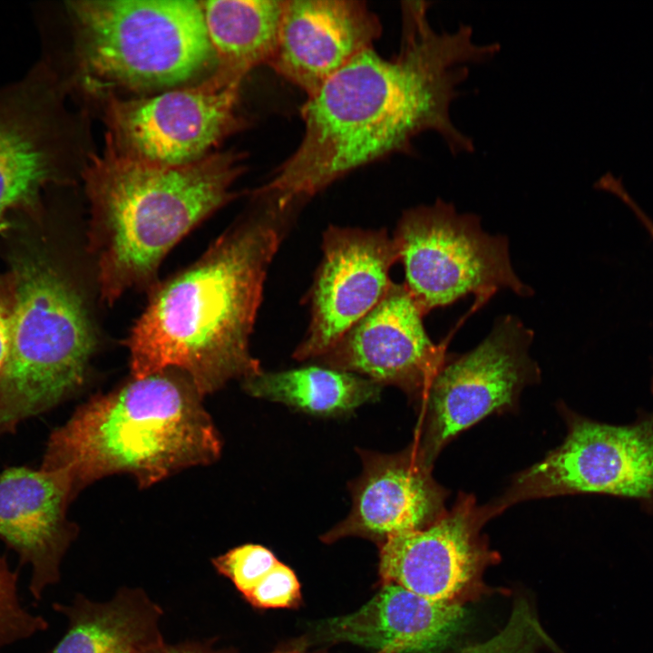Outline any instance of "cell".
<instances>
[{
    "mask_svg": "<svg viewBox=\"0 0 653 653\" xmlns=\"http://www.w3.org/2000/svg\"><path fill=\"white\" fill-rule=\"evenodd\" d=\"M462 653H558V649L530 604L521 599L497 634Z\"/></svg>",
    "mask_w": 653,
    "mask_h": 653,
    "instance_id": "cell-22",
    "label": "cell"
},
{
    "mask_svg": "<svg viewBox=\"0 0 653 653\" xmlns=\"http://www.w3.org/2000/svg\"><path fill=\"white\" fill-rule=\"evenodd\" d=\"M255 207L191 266L155 287L127 346L132 378L174 369L204 396L258 374L249 340L268 267L299 206Z\"/></svg>",
    "mask_w": 653,
    "mask_h": 653,
    "instance_id": "cell-2",
    "label": "cell"
},
{
    "mask_svg": "<svg viewBox=\"0 0 653 653\" xmlns=\"http://www.w3.org/2000/svg\"><path fill=\"white\" fill-rule=\"evenodd\" d=\"M10 273L15 304L0 368V435L77 392L95 347L81 296L51 261L22 256Z\"/></svg>",
    "mask_w": 653,
    "mask_h": 653,
    "instance_id": "cell-6",
    "label": "cell"
},
{
    "mask_svg": "<svg viewBox=\"0 0 653 653\" xmlns=\"http://www.w3.org/2000/svg\"><path fill=\"white\" fill-rule=\"evenodd\" d=\"M15 289L10 272L0 274V368L6 358L11 336Z\"/></svg>",
    "mask_w": 653,
    "mask_h": 653,
    "instance_id": "cell-26",
    "label": "cell"
},
{
    "mask_svg": "<svg viewBox=\"0 0 653 653\" xmlns=\"http://www.w3.org/2000/svg\"><path fill=\"white\" fill-rule=\"evenodd\" d=\"M257 609H293L301 602L300 584L286 564H278L244 597Z\"/></svg>",
    "mask_w": 653,
    "mask_h": 653,
    "instance_id": "cell-25",
    "label": "cell"
},
{
    "mask_svg": "<svg viewBox=\"0 0 653 653\" xmlns=\"http://www.w3.org/2000/svg\"><path fill=\"white\" fill-rule=\"evenodd\" d=\"M377 15L357 0H286L268 63L307 97L381 35Z\"/></svg>",
    "mask_w": 653,
    "mask_h": 653,
    "instance_id": "cell-17",
    "label": "cell"
},
{
    "mask_svg": "<svg viewBox=\"0 0 653 653\" xmlns=\"http://www.w3.org/2000/svg\"><path fill=\"white\" fill-rule=\"evenodd\" d=\"M202 395L181 372L132 378L90 399L51 434L44 470H68L74 496L94 481L129 473L149 487L221 452Z\"/></svg>",
    "mask_w": 653,
    "mask_h": 653,
    "instance_id": "cell-4",
    "label": "cell"
},
{
    "mask_svg": "<svg viewBox=\"0 0 653 653\" xmlns=\"http://www.w3.org/2000/svg\"><path fill=\"white\" fill-rule=\"evenodd\" d=\"M394 240L404 285L424 315L472 293L483 298L500 288L532 294L512 268L507 239L485 233L477 216L459 214L440 199L404 211Z\"/></svg>",
    "mask_w": 653,
    "mask_h": 653,
    "instance_id": "cell-7",
    "label": "cell"
},
{
    "mask_svg": "<svg viewBox=\"0 0 653 653\" xmlns=\"http://www.w3.org/2000/svg\"><path fill=\"white\" fill-rule=\"evenodd\" d=\"M257 398L284 404L304 413L336 416L378 399L382 386L356 374L325 365L265 372L242 381Z\"/></svg>",
    "mask_w": 653,
    "mask_h": 653,
    "instance_id": "cell-21",
    "label": "cell"
},
{
    "mask_svg": "<svg viewBox=\"0 0 653 653\" xmlns=\"http://www.w3.org/2000/svg\"><path fill=\"white\" fill-rule=\"evenodd\" d=\"M274 553L259 544L235 547L211 560L219 574L228 578L245 597L278 562Z\"/></svg>",
    "mask_w": 653,
    "mask_h": 653,
    "instance_id": "cell-24",
    "label": "cell"
},
{
    "mask_svg": "<svg viewBox=\"0 0 653 653\" xmlns=\"http://www.w3.org/2000/svg\"><path fill=\"white\" fill-rule=\"evenodd\" d=\"M216 71L239 82L268 64L278 40L286 0L200 1Z\"/></svg>",
    "mask_w": 653,
    "mask_h": 653,
    "instance_id": "cell-20",
    "label": "cell"
},
{
    "mask_svg": "<svg viewBox=\"0 0 653 653\" xmlns=\"http://www.w3.org/2000/svg\"><path fill=\"white\" fill-rule=\"evenodd\" d=\"M427 10V2H403L399 52L384 58L369 48L307 97L299 145L254 196L282 208L303 204L354 170L412 152L413 140L428 131L453 154L473 151L450 108L468 65L491 60L500 45L477 44L467 24L436 32Z\"/></svg>",
    "mask_w": 653,
    "mask_h": 653,
    "instance_id": "cell-1",
    "label": "cell"
},
{
    "mask_svg": "<svg viewBox=\"0 0 653 653\" xmlns=\"http://www.w3.org/2000/svg\"><path fill=\"white\" fill-rule=\"evenodd\" d=\"M67 91L46 60L0 88V232L10 211L34 209L44 189L86 163Z\"/></svg>",
    "mask_w": 653,
    "mask_h": 653,
    "instance_id": "cell-9",
    "label": "cell"
},
{
    "mask_svg": "<svg viewBox=\"0 0 653 653\" xmlns=\"http://www.w3.org/2000/svg\"><path fill=\"white\" fill-rule=\"evenodd\" d=\"M532 337L522 322L505 316L475 348L438 370L421 399L424 414L412 444L427 466L453 437L513 407L524 386L538 380L540 370L529 355Z\"/></svg>",
    "mask_w": 653,
    "mask_h": 653,
    "instance_id": "cell-11",
    "label": "cell"
},
{
    "mask_svg": "<svg viewBox=\"0 0 653 653\" xmlns=\"http://www.w3.org/2000/svg\"><path fill=\"white\" fill-rule=\"evenodd\" d=\"M424 316L404 283H392L380 302L318 359L421 400L446 362L443 345H435L424 329Z\"/></svg>",
    "mask_w": 653,
    "mask_h": 653,
    "instance_id": "cell-13",
    "label": "cell"
},
{
    "mask_svg": "<svg viewBox=\"0 0 653 653\" xmlns=\"http://www.w3.org/2000/svg\"><path fill=\"white\" fill-rule=\"evenodd\" d=\"M18 573L0 556V651L15 643L44 631V617L26 609L18 594Z\"/></svg>",
    "mask_w": 653,
    "mask_h": 653,
    "instance_id": "cell-23",
    "label": "cell"
},
{
    "mask_svg": "<svg viewBox=\"0 0 653 653\" xmlns=\"http://www.w3.org/2000/svg\"><path fill=\"white\" fill-rule=\"evenodd\" d=\"M494 513L492 506L478 507L472 496H462L429 526L390 537L380 545L383 583L433 601L459 603L487 559L480 530Z\"/></svg>",
    "mask_w": 653,
    "mask_h": 653,
    "instance_id": "cell-14",
    "label": "cell"
},
{
    "mask_svg": "<svg viewBox=\"0 0 653 653\" xmlns=\"http://www.w3.org/2000/svg\"><path fill=\"white\" fill-rule=\"evenodd\" d=\"M66 10L75 65L66 83L92 94H156L217 67L200 1L80 0Z\"/></svg>",
    "mask_w": 653,
    "mask_h": 653,
    "instance_id": "cell-5",
    "label": "cell"
},
{
    "mask_svg": "<svg viewBox=\"0 0 653 653\" xmlns=\"http://www.w3.org/2000/svg\"><path fill=\"white\" fill-rule=\"evenodd\" d=\"M54 609L68 626L49 653H143L164 642L162 609L140 588H121L103 602L78 594Z\"/></svg>",
    "mask_w": 653,
    "mask_h": 653,
    "instance_id": "cell-19",
    "label": "cell"
},
{
    "mask_svg": "<svg viewBox=\"0 0 653 653\" xmlns=\"http://www.w3.org/2000/svg\"><path fill=\"white\" fill-rule=\"evenodd\" d=\"M275 653H313V652H307L300 647H295V648H291L289 649L277 651ZM377 653H384V652H377Z\"/></svg>",
    "mask_w": 653,
    "mask_h": 653,
    "instance_id": "cell-29",
    "label": "cell"
},
{
    "mask_svg": "<svg viewBox=\"0 0 653 653\" xmlns=\"http://www.w3.org/2000/svg\"><path fill=\"white\" fill-rule=\"evenodd\" d=\"M74 497L66 469L9 467L0 474V539L31 568L29 590L39 600L61 578L77 529L67 518Z\"/></svg>",
    "mask_w": 653,
    "mask_h": 653,
    "instance_id": "cell-16",
    "label": "cell"
},
{
    "mask_svg": "<svg viewBox=\"0 0 653 653\" xmlns=\"http://www.w3.org/2000/svg\"><path fill=\"white\" fill-rule=\"evenodd\" d=\"M244 157L213 151L180 165L147 161L105 142L81 173L91 205L90 248L101 297L112 304L126 290L150 286L168 251L237 195Z\"/></svg>",
    "mask_w": 653,
    "mask_h": 653,
    "instance_id": "cell-3",
    "label": "cell"
},
{
    "mask_svg": "<svg viewBox=\"0 0 653 653\" xmlns=\"http://www.w3.org/2000/svg\"><path fill=\"white\" fill-rule=\"evenodd\" d=\"M362 473L350 484L352 508L346 519L322 536L330 543L362 537L380 545L397 534L424 529L446 512V491L413 445L386 454L360 450Z\"/></svg>",
    "mask_w": 653,
    "mask_h": 653,
    "instance_id": "cell-15",
    "label": "cell"
},
{
    "mask_svg": "<svg viewBox=\"0 0 653 653\" xmlns=\"http://www.w3.org/2000/svg\"><path fill=\"white\" fill-rule=\"evenodd\" d=\"M609 191L618 196L633 211L636 218L646 229L653 241V220L630 197V195L626 191L620 182H616L612 184ZM650 392L653 395V375L650 382Z\"/></svg>",
    "mask_w": 653,
    "mask_h": 653,
    "instance_id": "cell-28",
    "label": "cell"
},
{
    "mask_svg": "<svg viewBox=\"0 0 653 653\" xmlns=\"http://www.w3.org/2000/svg\"><path fill=\"white\" fill-rule=\"evenodd\" d=\"M464 609L437 602L399 585L383 583L357 610L320 625L326 641L347 642L384 653H432L459 630Z\"/></svg>",
    "mask_w": 653,
    "mask_h": 653,
    "instance_id": "cell-18",
    "label": "cell"
},
{
    "mask_svg": "<svg viewBox=\"0 0 653 653\" xmlns=\"http://www.w3.org/2000/svg\"><path fill=\"white\" fill-rule=\"evenodd\" d=\"M143 653H235L227 649L214 648L210 642L186 641L178 644L164 642L146 650Z\"/></svg>",
    "mask_w": 653,
    "mask_h": 653,
    "instance_id": "cell-27",
    "label": "cell"
},
{
    "mask_svg": "<svg viewBox=\"0 0 653 653\" xmlns=\"http://www.w3.org/2000/svg\"><path fill=\"white\" fill-rule=\"evenodd\" d=\"M322 249L310 291L309 327L293 354L299 361L323 356L380 302L393 283L390 269L399 260L385 229L330 226Z\"/></svg>",
    "mask_w": 653,
    "mask_h": 653,
    "instance_id": "cell-12",
    "label": "cell"
},
{
    "mask_svg": "<svg viewBox=\"0 0 653 653\" xmlns=\"http://www.w3.org/2000/svg\"><path fill=\"white\" fill-rule=\"evenodd\" d=\"M241 82L214 71L193 84L146 96L103 97L106 143L136 159L193 162L246 125Z\"/></svg>",
    "mask_w": 653,
    "mask_h": 653,
    "instance_id": "cell-10",
    "label": "cell"
},
{
    "mask_svg": "<svg viewBox=\"0 0 653 653\" xmlns=\"http://www.w3.org/2000/svg\"><path fill=\"white\" fill-rule=\"evenodd\" d=\"M564 414V441L516 476L498 508L533 498L602 494L636 501L653 515V410H638L628 424Z\"/></svg>",
    "mask_w": 653,
    "mask_h": 653,
    "instance_id": "cell-8",
    "label": "cell"
}]
</instances>
